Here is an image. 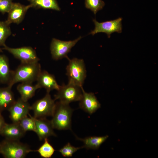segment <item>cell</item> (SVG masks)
Here are the masks:
<instances>
[{
	"mask_svg": "<svg viewBox=\"0 0 158 158\" xmlns=\"http://www.w3.org/2000/svg\"><path fill=\"white\" fill-rule=\"evenodd\" d=\"M41 71L39 62L21 63L13 71L11 80L8 86L12 87L14 84L19 82L32 83L37 81Z\"/></svg>",
	"mask_w": 158,
	"mask_h": 158,
	"instance_id": "1",
	"label": "cell"
},
{
	"mask_svg": "<svg viewBox=\"0 0 158 158\" xmlns=\"http://www.w3.org/2000/svg\"><path fill=\"white\" fill-rule=\"evenodd\" d=\"M73 110L69 104L60 101L55 103L52 118L50 121L54 129L71 130L72 114Z\"/></svg>",
	"mask_w": 158,
	"mask_h": 158,
	"instance_id": "2",
	"label": "cell"
},
{
	"mask_svg": "<svg viewBox=\"0 0 158 158\" xmlns=\"http://www.w3.org/2000/svg\"><path fill=\"white\" fill-rule=\"evenodd\" d=\"M35 150L19 140L5 139L0 143V154L5 158H23Z\"/></svg>",
	"mask_w": 158,
	"mask_h": 158,
	"instance_id": "3",
	"label": "cell"
},
{
	"mask_svg": "<svg viewBox=\"0 0 158 158\" xmlns=\"http://www.w3.org/2000/svg\"><path fill=\"white\" fill-rule=\"evenodd\" d=\"M69 63L66 68V74L68 83L83 87L86 77V71L84 61L83 59L73 58L68 59Z\"/></svg>",
	"mask_w": 158,
	"mask_h": 158,
	"instance_id": "4",
	"label": "cell"
},
{
	"mask_svg": "<svg viewBox=\"0 0 158 158\" xmlns=\"http://www.w3.org/2000/svg\"><path fill=\"white\" fill-rule=\"evenodd\" d=\"M80 87L68 83L67 85L60 86L57 93L54 96L55 100L67 104L79 101L82 95V88Z\"/></svg>",
	"mask_w": 158,
	"mask_h": 158,
	"instance_id": "5",
	"label": "cell"
},
{
	"mask_svg": "<svg viewBox=\"0 0 158 158\" xmlns=\"http://www.w3.org/2000/svg\"><path fill=\"white\" fill-rule=\"evenodd\" d=\"M55 100L52 99L49 92H47L43 98L36 101L31 106L34 117L39 118L52 116L55 108Z\"/></svg>",
	"mask_w": 158,
	"mask_h": 158,
	"instance_id": "6",
	"label": "cell"
},
{
	"mask_svg": "<svg viewBox=\"0 0 158 158\" xmlns=\"http://www.w3.org/2000/svg\"><path fill=\"white\" fill-rule=\"evenodd\" d=\"M82 37L80 36L72 41H62L56 38L52 39L50 46L51 53L52 58L57 60L66 58L68 59L67 56L71 48L79 41Z\"/></svg>",
	"mask_w": 158,
	"mask_h": 158,
	"instance_id": "7",
	"label": "cell"
},
{
	"mask_svg": "<svg viewBox=\"0 0 158 158\" xmlns=\"http://www.w3.org/2000/svg\"><path fill=\"white\" fill-rule=\"evenodd\" d=\"M122 18L119 17L113 20L107 21L102 22L97 21L96 19H93L95 28L94 30L89 33L92 35L98 33L103 32L107 34L109 38L111 35L114 32L121 33L122 32Z\"/></svg>",
	"mask_w": 158,
	"mask_h": 158,
	"instance_id": "8",
	"label": "cell"
},
{
	"mask_svg": "<svg viewBox=\"0 0 158 158\" xmlns=\"http://www.w3.org/2000/svg\"><path fill=\"white\" fill-rule=\"evenodd\" d=\"M2 49L11 54L15 58L20 61L21 63L37 62L40 60L35 51L30 47L14 48L5 45Z\"/></svg>",
	"mask_w": 158,
	"mask_h": 158,
	"instance_id": "9",
	"label": "cell"
},
{
	"mask_svg": "<svg viewBox=\"0 0 158 158\" xmlns=\"http://www.w3.org/2000/svg\"><path fill=\"white\" fill-rule=\"evenodd\" d=\"M30 110L31 106L28 102L25 101L20 98L16 100L8 111L13 123H18L27 116Z\"/></svg>",
	"mask_w": 158,
	"mask_h": 158,
	"instance_id": "10",
	"label": "cell"
},
{
	"mask_svg": "<svg viewBox=\"0 0 158 158\" xmlns=\"http://www.w3.org/2000/svg\"><path fill=\"white\" fill-rule=\"evenodd\" d=\"M82 95L79 101V107L81 109L91 114L101 107V104L94 93L86 92L82 88Z\"/></svg>",
	"mask_w": 158,
	"mask_h": 158,
	"instance_id": "11",
	"label": "cell"
},
{
	"mask_svg": "<svg viewBox=\"0 0 158 158\" xmlns=\"http://www.w3.org/2000/svg\"><path fill=\"white\" fill-rule=\"evenodd\" d=\"M35 125V132L40 140L51 136H56L54 132L51 121L46 118H37L33 116Z\"/></svg>",
	"mask_w": 158,
	"mask_h": 158,
	"instance_id": "12",
	"label": "cell"
},
{
	"mask_svg": "<svg viewBox=\"0 0 158 158\" xmlns=\"http://www.w3.org/2000/svg\"><path fill=\"white\" fill-rule=\"evenodd\" d=\"M30 8V4L25 6L18 3H13L8 13V17L6 22L9 25L13 23L19 24L23 21L27 11Z\"/></svg>",
	"mask_w": 158,
	"mask_h": 158,
	"instance_id": "13",
	"label": "cell"
},
{
	"mask_svg": "<svg viewBox=\"0 0 158 158\" xmlns=\"http://www.w3.org/2000/svg\"><path fill=\"white\" fill-rule=\"evenodd\" d=\"M36 85L39 89L43 88L47 92L53 90H58L60 87L57 83L54 75L46 71H41L37 80Z\"/></svg>",
	"mask_w": 158,
	"mask_h": 158,
	"instance_id": "14",
	"label": "cell"
},
{
	"mask_svg": "<svg viewBox=\"0 0 158 158\" xmlns=\"http://www.w3.org/2000/svg\"><path fill=\"white\" fill-rule=\"evenodd\" d=\"M25 133L18 123H13L11 124L6 123L0 131V135L6 139L20 140Z\"/></svg>",
	"mask_w": 158,
	"mask_h": 158,
	"instance_id": "15",
	"label": "cell"
},
{
	"mask_svg": "<svg viewBox=\"0 0 158 158\" xmlns=\"http://www.w3.org/2000/svg\"><path fill=\"white\" fill-rule=\"evenodd\" d=\"M12 87L0 88V111L8 110L16 101Z\"/></svg>",
	"mask_w": 158,
	"mask_h": 158,
	"instance_id": "16",
	"label": "cell"
},
{
	"mask_svg": "<svg viewBox=\"0 0 158 158\" xmlns=\"http://www.w3.org/2000/svg\"><path fill=\"white\" fill-rule=\"evenodd\" d=\"M13 71L11 70L8 58L4 54H0V83H10Z\"/></svg>",
	"mask_w": 158,
	"mask_h": 158,
	"instance_id": "17",
	"label": "cell"
},
{
	"mask_svg": "<svg viewBox=\"0 0 158 158\" xmlns=\"http://www.w3.org/2000/svg\"><path fill=\"white\" fill-rule=\"evenodd\" d=\"M17 89L20 95V98L23 101L28 102L34 96L39 88L36 84L33 85L32 83H21L17 86Z\"/></svg>",
	"mask_w": 158,
	"mask_h": 158,
	"instance_id": "18",
	"label": "cell"
},
{
	"mask_svg": "<svg viewBox=\"0 0 158 158\" xmlns=\"http://www.w3.org/2000/svg\"><path fill=\"white\" fill-rule=\"evenodd\" d=\"M109 136L106 135L102 136H90L84 138L76 136V138L81 141L84 143L83 148L87 149L97 150L108 138Z\"/></svg>",
	"mask_w": 158,
	"mask_h": 158,
	"instance_id": "19",
	"label": "cell"
},
{
	"mask_svg": "<svg viewBox=\"0 0 158 158\" xmlns=\"http://www.w3.org/2000/svg\"><path fill=\"white\" fill-rule=\"evenodd\" d=\"M31 7L59 11L61 9L56 0H28Z\"/></svg>",
	"mask_w": 158,
	"mask_h": 158,
	"instance_id": "20",
	"label": "cell"
},
{
	"mask_svg": "<svg viewBox=\"0 0 158 158\" xmlns=\"http://www.w3.org/2000/svg\"><path fill=\"white\" fill-rule=\"evenodd\" d=\"M44 140V143L38 150H35V152H38L40 156L43 158H51L55 150L49 142L47 138H45Z\"/></svg>",
	"mask_w": 158,
	"mask_h": 158,
	"instance_id": "21",
	"label": "cell"
},
{
	"mask_svg": "<svg viewBox=\"0 0 158 158\" xmlns=\"http://www.w3.org/2000/svg\"><path fill=\"white\" fill-rule=\"evenodd\" d=\"M28 115L29 117L27 116L21 119L18 123L25 132L28 131H33L35 132V125L33 116L29 113Z\"/></svg>",
	"mask_w": 158,
	"mask_h": 158,
	"instance_id": "22",
	"label": "cell"
},
{
	"mask_svg": "<svg viewBox=\"0 0 158 158\" xmlns=\"http://www.w3.org/2000/svg\"><path fill=\"white\" fill-rule=\"evenodd\" d=\"M11 34L10 25L6 21H0V46L6 45V41Z\"/></svg>",
	"mask_w": 158,
	"mask_h": 158,
	"instance_id": "23",
	"label": "cell"
},
{
	"mask_svg": "<svg viewBox=\"0 0 158 158\" xmlns=\"http://www.w3.org/2000/svg\"><path fill=\"white\" fill-rule=\"evenodd\" d=\"M104 2L102 0H85V7L93 12L95 15L97 12L103 9Z\"/></svg>",
	"mask_w": 158,
	"mask_h": 158,
	"instance_id": "24",
	"label": "cell"
},
{
	"mask_svg": "<svg viewBox=\"0 0 158 158\" xmlns=\"http://www.w3.org/2000/svg\"><path fill=\"white\" fill-rule=\"evenodd\" d=\"M83 148L81 147H76L71 145L68 142L63 147L60 149L59 151L64 157H69L72 156L73 154L79 149Z\"/></svg>",
	"mask_w": 158,
	"mask_h": 158,
	"instance_id": "25",
	"label": "cell"
},
{
	"mask_svg": "<svg viewBox=\"0 0 158 158\" xmlns=\"http://www.w3.org/2000/svg\"><path fill=\"white\" fill-rule=\"evenodd\" d=\"M13 0H1L0 1V12L4 14L9 11L11 8Z\"/></svg>",
	"mask_w": 158,
	"mask_h": 158,
	"instance_id": "26",
	"label": "cell"
},
{
	"mask_svg": "<svg viewBox=\"0 0 158 158\" xmlns=\"http://www.w3.org/2000/svg\"><path fill=\"white\" fill-rule=\"evenodd\" d=\"M1 112L0 111V132L6 123Z\"/></svg>",
	"mask_w": 158,
	"mask_h": 158,
	"instance_id": "27",
	"label": "cell"
},
{
	"mask_svg": "<svg viewBox=\"0 0 158 158\" xmlns=\"http://www.w3.org/2000/svg\"><path fill=\"white\" fill-rule=\"evenodd\" d=\"M2 49L0 48V52H3Z\"/></svg>",
	"mask_w": 158,
	"mask_h": 158,
	"instance_id": "28",
	"label": "cell"
},
{
	"mask_svg": "<svg viewBox=\"0 0 158 158\" xmlns=\"http://www.w3.org/2000/svg\"><path fill=\"white\" fill-rule=\"evenodd\" d=\"M1 0H0V1H1Z\"/></svg>",
	"mask_w": 158,
	"mask_h": 158,
	"instance_id": "29",
	"label": "cell"
}]
</instances>
